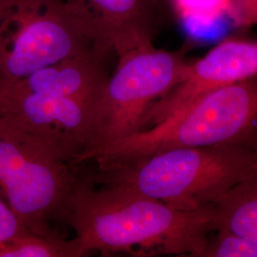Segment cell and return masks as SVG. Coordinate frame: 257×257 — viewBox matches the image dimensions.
<instances>
[{"label":"cell","mask_w":257,"mask_h":257,"mask_svg":"<svg viewBox=\"0 0 257 257\" xmlns=\"http://www.w3.org/2000/svg\"><path fill=\"white\" fill-rule=\"evenodd\" d=\"M76 180L50 148L0 116V189L28 230L52 234L49 220L60 213Z\"/></svg>","instance_id":"6"},{"label":"cell","mask_w":257,"mask_h":257,"mask_svg":"<svg viewBox=\"0 0 257 257\" xmlns=\"http://www.w3.org/2000/svg\"><path fill=\"white\" fill-rule=\"evenodd\" d=\"M156 2L158 3V5L160 6V8H161V10L163 11V13L166 15L167 11H169V6H168L167 0H156Z\"/></svg>","instance_id":"17"},{"label":"cell","mask_w":257,"mask_h":257,"mask_svg":"<svg viewBox=\"0 0 257 257\" xmlns=\"http://www.w3.org/2000/svg\"><path fill=\"white\" fill-rule=\"evenodd\" d=\"M212 210L211 230L229 231L257 243V169Z\"/></svg>","instance_id":"11"},{"label":"cell","mask_w":257,"mask_h":257,"mask_svg":"<svg viewBox=\"0 0 257 257\" xmlns=\"http://www.w3.org/2000/svg\"><path fill=\"white\" fill-rule=\"evenodd\" d=\"M230 0H167L169 10L191 23L210 24L227 15Z\"/></svg>","instance_id":"13"},{"label":"cell","mask_w":257,"mask_h":257,"mask_svg":"<svg viewBox=\"0 0 257 257\" xmlns=\"http://www.w3.org/2000/svg\"><path fill=\"white\" fill-rule=\"evenodd\" d=\"M108 53L92 49L37 70L15 81H0V89L78 99L95 105L108 79L104 59Z\"/></svg>","instance_id":"10"},{"label":"cell","mask_w":257,"mask_h":257,"mask_svg":"<svg viewBox=\"0 0 257 257\" xmlns=\"http://www.w3.org/2000/svg\"><path fill=\"white\" fill-rule=\"evenodd\" d=\"M198 257H257V243L218 230L212 236L208 235Z\"/></svg>","instance_id":"14"},{"label":"cell","mask_w":257,"mask_h":257,"mask_svg":"<svg viewBox=\"0 0 257 257\" xmlns=\"http://www.w3.org/2000/svg\"><path fill=\"white\" fill-rule=\"evenodd\" d=\"M0 257H80L76 239L65 240L53 234L26 231L0 244Z\"/></svg>","instance_id":"12"},{"label":"cell","mask_w":257,"mask_h":257,"mask_svg":"<svg viewBox=\"0 0 257 257\" xmlns=\"http://www.w3.org/2000/svg\"><path fill=\"white\" fill-rule=\"evenodd\" d=\"M60 214L75 231L80 256L96 250L198 257L213 210H179L122 186L94 189L76 180Z\"/></svg>","instance_id":"1"},{"label":"cell","mask_w":257,"mask_h":257,"mask_svg":"<svg viewBox=\"0 0 257 257\" xmlns=\"http://www.w3.org/2000/svg\"><path fill=\"white\" fill-rule=\"evenodd\" d=\"M227 16L237 29L257 25V0H230Z\"/></svg>","instance_id":"15"},{"label":"cell","mask_w":257,"mask_h":257,"mask_svg":"<svg viewBox=\"0 0 257 257\" xmlns=\"http://www.w3.org/2000/svg\"><path fill=\"white\" fill-rule=\"evenodd\" d=\"M257 169V150L240 145L176 148L100 170L98 182L122 186L185 211L213 207Z\"/></svg>","instance_id":"2"},{"label":"cell","mask_w":257,"mask_h":257,"mask_svg":"<svg viewBox=\"0 0 257 257\" xmlns=\"http://www.w3.org/2000/svg\"><path fill=\"white\" fill-rule=\"evenodd\" d=\"M99 45L119 55L152 44L165 14L156 0H65Z\"/></svg>","instance_id":"9"},{"label":"cell","mask_w":257,"mask_h":257,"mask_svg":"<svg viewBox=\"0 0 257 257\" xmlns=\"http://www.w3.org/2000/svg\"><path fill=\"white\" fill-rule=\"evenodd\" d=\"M117 56L116 69L94 108L93 138L86 161L141 132L149 109L182 80L191 61L184 49L167 51L153 43Z\"/></svg>","instance_id":"5"},{"label":"cell","mask_w":257,"mask_h":257,"mask_svg":"<svg viewBox=\"0 0 257 257\" xmlns=\"http://www.w3.org/2000/svg\"><path fill=\"white\" fill-rule=\"evenodd\" d=\"M26 231L30 230L20 222L8 204L0 199V244L7 243Z\"/></svg>","instance_id":"16"},{"label":"cell","mask_w":257,"mask_h":257,"mask_svg":"<svg viewBox=\"0 0 257 257\" xmlns=\"http://www.w3.org/2000/svg\"><path fill=\"white\" fill-rule=\"evenodd\" d=\"M0 116L39 139L68 164L91 151L94 107L78 99L0 89Z\"/></svg>","instance_id":"7"},{"label":"cell","mask_w":257,"mask_h":257,"mask_svg":"<svg viewBox=\"0 0 257 257\" xmlns=\"http://www.w3.org/2000/svg\"><path fill=\"white\" fill-rule=\"evenodd\" d=\"M240 145L257 150V77L198 97L171 116L97 153L99 170L176 148Z\"/></svg>","instance_id":"3"},{"label":"cell","mask_w":257,"mask_h":257,"mask_svg":"<svg viewBox=\"0 0 257 257\" xmlns=\"http://www.w3.org/2000/svg\"><path fill=\"white\" fill-rule=\"evenodd\" d=\"M254 77L256 39L228 37L202 57L190 61L182 80L149 109L142 131L160 123L208 92Z\"/></svg>","instance_id":"8"},{"label":"cell","mask_w":257,"mask_h":257,"mask_svg":"<svg viewBox=\"0 0 257 257\" xmlns=\"http://www.w3.org/2000/svg\"><path fill=\"white\" fill-rule=\"evenodd\" d=\"M92 49L110 54L65 0H0V81Z\"/></svg>","instance_id":"4"}]
</instances>
